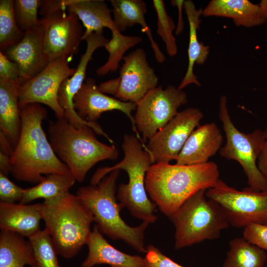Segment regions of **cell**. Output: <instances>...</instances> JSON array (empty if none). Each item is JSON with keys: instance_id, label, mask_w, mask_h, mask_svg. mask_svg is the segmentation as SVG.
I'll list each match as a JSON object with an SVG mask.
<instances>
[{"instance_id": "cell-1", "label": "cell", "mask_w": 267, "mask_h": 267, "mask_svg": "<svg viewBox=\"0 0 267 267\" xmlns=\"http://www.w3.org/2000/svg\"><path fill=\"white\" fill-rule=\"evenodd\" d=\"M21 130L10 156V173L19 181L38 184L44 175L71 173L57 157L44 133L42 122L47 110L40 103L20 107Z\"/></svg>"}, {"instance_id": "cell-2", "label": "cell", "mask_w": 267, "mask_h": 267, "mask_svg": "<svg viewBox=\"0 0 267 267\" xmlns=\"http://www.w3.org/2000/svg\"><path fill=\"white\" fill-rule=\"evenodd\" d=\"M219 179V168L214 162L191 165L161 162L151 165L145 184L151 201L169 218L190 197L214 187Z\"/></svg>"}, {"instance_id": "cell-3", "label": "cell", "mask_w": 267, "mask_h": 267, "mask_svg": "<svg viewBox=\"0 0 267 267\" xmlns=\"http://www.w3.org/2000/svg\"><path fill=\"white\" fill-rule=\"evenodd\" d=\"M47 131L55 154L79 182L97 163L118 158L117 147L99 141L93 130L87 125L76 128L64 117L50 121Z\"/></svg>"}, {"instance_id": "cell-4", "label": "cell", "mask_w": 267, "mask_h": 267, "mask_svg": "<svg viewBox=\"0 0 267 267\" xmlns=\"http://www.w3.org/2000/svg\"><path fill=\"white\" fill-rule=\"evenodd\" d=\"M122 147L124 156L121 161L112 167L98 169L92 176L90 184L95 185L105 176L115 170L125 171L129 178L127 183H121L116 197L123 208L134 217L148 223H154L156 204L147 196L145 177L152 165L151 156L139 138L134 135L125 134Z\"/></svg>"}, {"instance_id": "cell-5", "label": "cell", "mask_w": 267, "mask_h": 267, "mask_svg": "<svg viewBox=\"0 0 267 267\" xmlns=\"http://www.w3.org/2000/svg\"><path fill=\"white\" fill-rule=\"evenodd\" d=\"M41 212L44 229L50 236L57 254L72 258L87 244L94 219L77 195L68 192L44 200Z\"/></svg>"}, {"instance_id": "cell-6", "label": "cell", "mask_w": 267, "mask_h": 267, "mask_svg": "<svg viewBox=\"0 0 267 267\" xmlns=\"http://www.w3.org/2000/svg\"><path fill=\"white\" fill-rule=\"evenodd\" d=\"M119 173L120 170L111 171L97 184L80 187L76 195L91 212L102 234L114 240H122L135 250L146 253L144 233L149 223L142 222L133 227L122 219L120 212L123 207L117 202L116 194Z\"/></svg>"}, {"instance_id": "cell-7", "label": "cell", "mask_w": 267, "mask_h": 267, "mask_svg": "<svg viewBox=\"0 0 267 267\" xmlns=\"http://www.w3.org/2000/svg\"><path fill=\"white\" fill-rule=\"evenodd\" d=\"M202 189L186 200L169 218L175 228V248L218 239L230 224L221 205Z\"/></svg>"}, {"instance_id": "cell-8", "label": "cell", "mask_w": 267, "mask_h": 267, "mask_svg": "<svg viewBox=\"0 0 267 267\" xmlns=\"http://www.w3.org/2000/svg\"><path fill=\"white\" fill-rule=\"evenodd\" d=\"M219 118L222 123L226 140L220 149V155L240 164L246 176L248 187L250 190L257 192L267 190V180L257 165L266 139L265 132L260 129L248 134L239 131L230 119L227 108V98L224 95L220 98Z\"/></svg>"}, {"instance_id": "cell-9", "label": "cell", "mask_w": 267, "mask_h": 267, "mask_svg": "<svg viewBox=\"0 0 267 267\" xmlns=\"http://www.w3.org/2000/svg\"><path fill=\"white\" fill-rule=\"evenodd\" d=\"M206 195L221 205L234 227L244 228L251 223L267 225V190L257 192L248 187L238 190L219 179Z\"/></svg>"}, {"instance_id": "cell-10", "label": "cell", "mask_w": 267, "mask_h": 267, "mask_svg": "<svg viewBox=\"0 0 267 267\" xmlns=\"http://www.w3.org/2000/svg\"><path fill=\"white\" fill-rule=\"evenodd\" d=\"M146 57L143 48L124 56L119 76L100 84L99 89L104 93L113 94L121 101L136 103L158 84V77Z\"/></svg>"}, {"instance_id": "cell-11", "label": "cell", "mask_w": 267, "mask_h": 267, "mask_svg": "<svg viewBox=\"0 0 267 267\" xmlns=\"http://www.w3.org/2000/svg\"><path fill=\"white\" fill-rule=\"evenodd\" d=\"M187 102L186 93L169 85L148 92L136 103L134 121L144 142L164 127L178 112L179 107Z\"/></svg>"}, {"instance_id": "cell-12", "label": "cell", "mask_w": 267, "mask_h": 267, "mask_svg": "<svg viewBox=\"0 0 267 267\" xmlns=\"http://www.w3.org/2000/svg\"><path fill=\"white\" fill-rule=\"evenodd\" d=\"M70 58L62 57L49 62L39 74L20 84L19 106L28 103L47 105L54 112L56 119L64 117V111L58 100V93L62 82L72 76L75 68L69 66Z\"/></svg>"}, {"instance_id": "cell-13", "label": "cell", "mask_w": 267, "mask_h": 267, "mask_svg": "<svg viewBox=\"0 0 267 267\" xmlns=\"http://www.w3.org/2000/svg\"><path fill=\"white\" fill-rule=\"evenodd\" d=\"M203 114L198 108H187L178 114L148 139L146 149L152 164L176 160L188 137L199 126Z\"/></svg>"}, {"instance_id": "cell-14", "label": "cell", "mask_w": 267, "mask_h": 267, "mask_svg": "<svg viewBox=\"0 0 267 267\" xmlns=\"http://www.w3.org/2000/svg\"><path fill=\"white\" fill-rule=\"evenodd\" d=\"M62 8L42 17L43 45L48 62L62 57H71L79 52L84 35L77 15Z\"/></svg>"}, {"instance_id": "cell-15", "label": "cell", "mask_w": 267, "mask_h": 267, "mask_svg": "<svg viewBox=\"0 0 267 267\" xmlns=\"http://www.w3.org/2000/svg\"><path fill=\"white\" fill-rule=\"evenodd\" d=\"M73 99L74 108L78 115L86 121L96 122L105 112L121 111L130 120L136 136L144 143L132 115V112L136 110V103L124 102L106 95L99 89L95 80L91 78H87Z\"/></svg>"}, {"instance_id": "cell-16", "label": "cell", "mask_w": 267, "mask_h": 267, "mask_svg": "<svg viewBox=\"0 0 267 267\" xmlns=\"http://www.w3.org/2000/svg\"><path fill=\"white\" fill-rule=\"evenodd\" d=\"M43 33L42 21L40 26L25 32L19 43L3 52L18 66L21 84L40 73L49 63L44 51Z\"/></svg>"}, {"instance_id": "cell-17", "label": "cell", "mask_w": 267, "mask_h": 267, "mask_svg": "<svg viewBox=\"0 0 267 267\" xmlns=\"http://www.w3.org/2000/svg\"><path fill=\"white\" fill-rule=\"evenodd\" d=\"M103 33V30L94 32L84 40L87 48L75 73L62 82L59 89L58 102L64 111V117L70 123L76 124L80 120L74 108L73 99L85 80L88 64L92 59L94 52L99 47H104L108 41Z\"/></svg>"}, {"instance_id": "cell-18", "label": "cell", "mask_w": 267, "mask_h": 267, "mask_svg": "<svg viewBox=\"0 0 267 267\" xmlns=\"http://www.w3.org/2000/svg\"><path fill=\"white\" fill-rule=\"evenodd\" d=\"M222 135L215 123L198 126L191 134L176 159V164L191 165L207 163L220 150Z\"/></svg>"}, {"instance_id": "cell-19", "label": "cell", "mask_w": 267, "mask_h": 267, "mask_svg": "<svg viewBox=\"0 0 267 267\" xmlns=\"http://www.w3.org/2000/svg\"><path fill=\"white\" fill-rule=\"evenodd\" d=\"M86 245L88 254L82 267H93L101 264L110 267H147L145 257L131 255L114 247L103 237L96 224L90 232Z\"/></svg>"}, {"instance_id": "cell-20", "label": "cell", "mask_w": 267, "mask_h": 267, "mask_svg": "<svg viewBox=\"0 0 267 267\" xmlns=\"http://www.w3.org/2000/svg\"><path fill=\"white\" fill-rule=\"evenodd\" d=\"M42 203L31 205L0 201V228L29 238L40 229Z\"/></svg>"}, {"instance_id": "cell-21", "label": "cell", "mask_w": 267, "mask_h": 267, "mask_svg": "<svg viewBox=\"0 0 267 267\" xmlns=\"http://www.w3.org/2000/svg\"><path fill=\"white\" fill-rule=\"evenodd\" d=\"M113 21L119 31H125L128 28L139 25L149 40L156 61L162 63L166 60L164 53L154 40L151 29L146 23L145 2L142 0H110Z\"/></svg>"}, {"instance_id": "cell-22", "label": "cell", "mask_w": 267, "mask_h": 267, "mask_svg": "<svg viewBox=\"0 0 267 267\" xmlns=\"http://www.w3.org/2000/svg\"><path fill=\"white\" fill-rule=\"evenodd\" d=\"M20 83L0 78V133L15 147L20 135Z\"/></svg>"}, {"instance_id": "cell-23", "label": "cell", "mask_w": 267, "mask_h": 267, "mask_svg": "<svg viewBox=\"0 0 267 267\" xmlns=\"http://www.w3.org/2000/svg\"><path fill=\"white\" fill-rule=\"evenodd\" d=\"M183 9L189 23V39L188 47V63L185 74L178 88L182 90L187 86L194 84L200 87L201 84L194 73L195 64H203L210 52V46L205 45L198 40L197 31L199 29L203 9H196L194 2L190 0H184Z\"/></svg>"}, {"instance_id": "cell-24", "label": "cell", "mask_w": 267, "mask_h": 267, "mask_svg": "<svg viewBox=\"0 0 267 267\" xmlns=\"http://www.w3.org/2000/svg\"><path fill=\"white\" fill-rule=\"evenodd\" d=\"M66 9L75 13L82 22L86 29L83 40L104 28L119 31L112 18V11L104 0H68Z\"/></svg>"}, {"instance_id": "cell-25", "label": "cell", "mask_w": 267, "mask_h": 267, "mask_svg": "<svg viewBox=\"0 0 267 267\" xmlns=\"http://www.w3.org/2000/svg\"><path fill=\"white\" fill-rule=\"evenodd\" d=\"M202 15L231 18L236 26L247 28L266 22L261 16L258 4L248 0H211L203 9Z\"/></svg>"}, {"instance_id": "cell-26", "label": "cell", "mask_w": 267, "mask_h": 267, "mask_svg": "<svg viewBox=\"0 0 267 267\" xmlns=\"http://www.w3.org/2000/svg\"><path fill=\"white\" fill-rule=\"evenodd\" d=\"M25 237L12 231L1 230L0 267H37L32 245Z\"/></svg>"}, {"instance_id": "cell-27", "label": "cell", "mask_w": 267, "mask_h": 267, "mask_svg": "<svg viewBox=\"0 0 267 267\" xmlns=\"http://www.w3.org/2000/svg\"><path fill=\"white\" fill-rule=\"evenodd\" d=\"M76 179L71 173L46 175L36 185L25 188L23 197L19 202L26 204L35 200L52 199L69 192Z\"/></svg>"}, {"instance_id": "cell-28", "label": "cell", "mask_w": 267, "mask_h": 267, "mask_svg": "<svg viewBox=\"0 0 267 267\" xmlns=\"http://www.w3.org/2000/svg\"><path fill=\"white\" fill-rule=\"evenodd\" d=\"M229 249L222 267H263L267 255L265 250L242 237L229 242Z\"/></svg>"}, {"instance_id": "cell-29", "label": "cell", "mask_w": 267, "mask_h": 267, "mask_svg": "<svg viewBox=\"0 0 267 267\" xmlns=\"http://www.w3.org/2000/svg\"><path fill=\"white\" fill-rule=\"evenodd\" d=\"M111 32V39L104 46L109 54L108 60L96 69V74L98 76H104L116 71L125 53L142 41V38L140 36L124 35L118 30Z\"/></svg>"}, {"instance_id": "cell-30", "label": "cell", "mask_w": 267, "mask_h": 267, "mask_svg": "<svg viewBox=\"0 0 267 267\" xmlns=\"http://www.w3.org/2000/svg\"><path fill=\"white\" fill-rule=\"evenodd\" d=\"M25 32L21 31L16 23L14 0H0V50L4 52L9 47L19 43Z\"/></svg>"}, {"instance_id": "cell-31", "label": "cell", "mask_w": 267, "mask_h": 267, "mask_svg": "<svg viewBox=\"0 0 267 267\" xmlns=\"http://www.w3.org/2000/svg\"><path fill=\"white\" fill-rule=\"evenodd\" d=\"M28 240L33 250L37 267H61L51 238L45 229L40 230Z\"/></svg>"}, {"instance_id": "cell-32", "label": "cell", "mask_w": 267, "mask_h": 267, "mask_svg": "<svg viewBox=\"0 0 267 267\" xmlns=\"http://www.w3.org/2000/svg\"><path fill=\"white\" fill-rule=\"evenodd\" d=\"M152 3L157 16L156 32L164 43L167 53L173 57L178 53L176 39L173 34L175 22L168 14L163 0H153Z\"/></svg>"}, {"instance_id": "cell-33", "label": "cell", "mask_w": 267, "mask_h": 267, "mask_svg": "<svg viewBox=\"0 0 267 267\" xmlns=\"http://www.w3.org/2000/svg\"><path fill=\"white\" fill-rule=\"evenodd\" d=\"M40 0H15L14 11L17 24L23 32L38 27L42 24L38 18Z\"/></svg>"}, {"instance_id": "cell-34", "label": "cell", "mask_w": 267, "mask_h": 267, "mask_svg": "<svg viewBox=\"0 0 267 267\" xmlns=\"http://www.w3.org/2000/svg\"><path fill=\"white\" fill-rule=\"evenodd\" d=\"M25 188L17 185L10 180L6 175L0 173V201L15 203L22 199Z\"/></svg>"}, {"instance_id": "cell-35", "label": "cell", "mask_w": 267, "mask_h": 267, "mask_svg": "<svg viewBox=\"0 0 267 267\" xmlns=\"http://www.w3.org/2000/svg\"><path fill=\"white\" fill-rule=\"evenodd\" d=\"M243 228V237L245 240L267 251V225L251 223Z\"/></svg>"}, {"instance_id": "cell-36", "label": "cell", "mask_w": 267, "mask_h": 267, "mask_svg": "<svg viewBox=\"0 0 267 267\" xmlns=\"http://www.w3.org/2000/svg\"><path fill=\"white\" fill-rule=\"evenodd\" d=\"M146 250L145 258L147 267H184L163 254L152 245H148Z\"/></svg>"}, {"instance_id": "cell-37", "label": "cell", "mask_w": 267, "mask_h": 267, "mask_svg": "<svg viewBox=\"0 0 267 267\" xmlns=\"http://www.w3.org/2000/svg\"><path fill=\"white\" fill-rule=\"evenodd\" d=\"M0 78L20 83V70L15 62L0 51Z\"/></svg>"}, {"instance_id": "cell-38", "label": "cell", "mask_w": 267, "mask_h": 267, "mask_svg": "<svg viewBox=\"0 0 267 267\" xmlns=\"http://www.w3.org/2000/svg\"><path fill=\"white\" fill-rule=\"evenodd\" d=\"M68 0H41L39 7L40 14L45 17L62 8H66Z\"/></svg>"}, {"instance_id": "cell-39", "label": "cell", "mask_w": 267, "mask_h": 267, "mask_svg": "<svg viewBox=\"0 0 267 267\" xmlns=\"http://www.w3.org/2000/svg\"><path fill=\"white\" fill-rule=\"evenodd\" d=\"M184 0H173L171 3L173 6H176L178 9V24L176 29L175 34L177 35L180 34L184 29V22L182 17V8H183V4Z\"/></svg>"}, {"instance_id": "cell-40", "label": "cell", "mask_w": 267, "mask_h": 267, "mask_svg": "<svg viewBox=\"0 0 267 267\" xmlns=\"http://www.w3.org/2000/svg\"><path fill=\"white\" fill-rule=\"evenodd\" d=\"M258 167L267 180V138L257 161Z\"/></svg>"}, {"instance_id": "cell-41", "label": "cell", "mask_w": 267, "mask_h": 267, "mask_svg": "<svg viewBox=\"0 0 267 267\" xmlns=\"http://www.w3.org/2000/svg\"><path fill=\"white\" fill-rule=\"evenodd\" d=\"M0 152L11 156L14 148L7 139L1 133H0Z\"/></svg>"}, {"instance_id": "cell-42", "label": "cell", "mask_w": 267, "mask_h": 267, "mask_svg": "<svg viewBox=\"0 0 267 267\" xmlns=\"http://www.w3.org/2000/svg\"><path fill=\"white\" fill-rule=\"evenodd\" d=\"M0 173L7 175L10 173V157L0 152Z\"/></svg>"}, {"instance_id": "cell-43", "label": "cell", "mask_w": 267, "mask_h": 267, "mask_svg": "<svg viewBox=\"0 0 267 267\" xmlns=\"http://www.w3.org/2000/svg\"><path fill=\"white\" fill-rule=\"evenodd\" d=\"M259 12L262 18L267 21V0H262L258 4Z\"/></svg>"}, {"instance_id": "cell-44", "label": "cell", "mask_w": 267, "mask_h": 267, "mask_svg": "<svg viewBox=\"0 0 267 267\" xmlns=\"http://www.w3.org/2000/svg\"><path fill=\"white\" fill-rule=\"evenodd\" d=\"M266 135V138H267V128L266 130L264 131Z\"/></svg>"}]
</instances>
